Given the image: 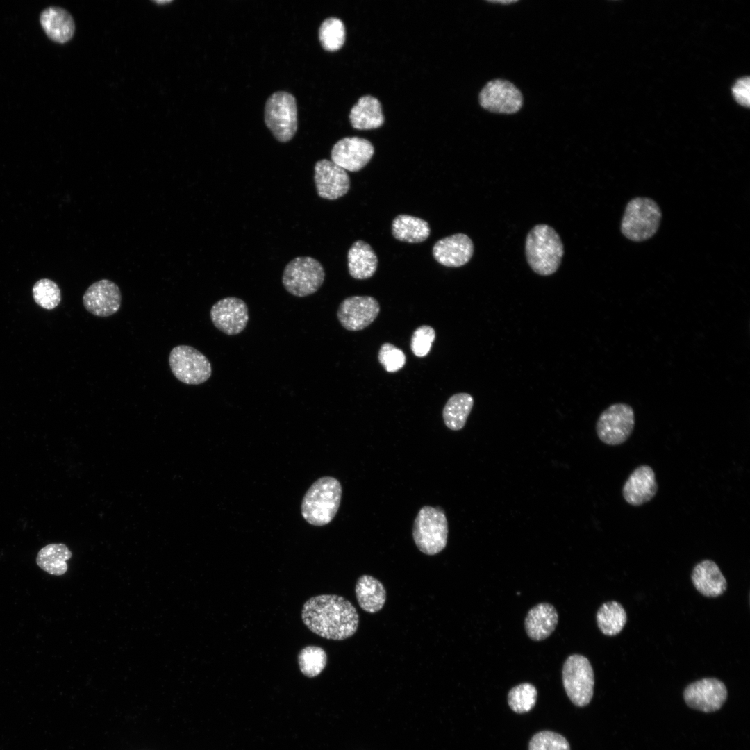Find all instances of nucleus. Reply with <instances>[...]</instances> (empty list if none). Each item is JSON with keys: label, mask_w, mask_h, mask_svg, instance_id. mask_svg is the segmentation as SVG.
I'll return each mask as SVG.
<instances>
[{"label": "nucleus", "mask_w": 750, "mask_h": 750, "mask_svg": "<svg viewBox=\"0 0 750 750\" xmlns=\"http://www.w3.org/2000/svg\"><path fill=\"white\" fill-rule=\"evenodd\" d=\"M303 624L317 635L343 640L358 630L359 615L353 604L336 594H320L308 599L301 610Z\"/></svg>", "instance_id": "nucleus-1"}, {"label": "nucleus", "mask_w": 750, "mask_h": 750, "mask_svg": "<svg viewBox=\"0 0 750 750\" xmlns=\"http://www.w3.org/2000/svg\"><path fill=\"white\" fill-rule=\"evenodd\" d=\"M525 254L534 272L540 276H550L562 262L564 246L553 228L547 224H537L526 235Z\"/></svg>", "instance_id": "nucleus-2"}, {"label": "nucleus", "mask_w": 750, "mask_h": 750, "mask_svg": "<svg viewBox=\"0 0 750 750\" xmlns=\"http://www.w3.org/2000/svg\"><path fill=\"white\" fill-rule=\"evenodd\" d=\"M342 493V485L335 478L324 476L315 481L302 499L303 519L317 526L329 524L338 511Z\"/></svg>", "instance_id": "nucleus-3"}, {"label": "nucleus", "mask_w": 750, "mask_h": 750, "mask_svg": "<svg viewBox=\"0 0 750 750\" xmlns=\"http://www.w3.org/2000/svg\"><path fill=\"white\" fill-rule=\"evenodd\" d=\"M661 218L660 208L654 200L635 197L626 204L621 222V232L633 242L646 241L656 233Z\"/></svg>", "instance_id": "nucleus-4"}, {"label": "nucleus", "mask_w": 750, "mask_h": 750, "mask_svg": "<svg viewBox=\"0 0 750 750\" xmlns=\"http://www.w3.org/2000/svg\"><path fill=\"white\" fill-rule=\"evenodd\" d=\"M448 522L440 507L423 506L412 526V537L419 550L429 556L441 552L447 543Z\"/></svg>", "instance_id": "nucleus-5"}, {"label": "nucleus", "mask_w": 750, "mask_h": 750, "mask_svg": "<svg viewBox=\"0 0 750 750\" xmlns=\"http://www.w3.org/2000/svg\"><path fill=\"white\" fill-rule=\"evenodd\" d=\"M562 679L565 692L575 706L584 707L590 703L594 675L592 665L585 656L570 655L563 664Z\"/></svg>", "instance_id": "nucleus-6"}, {"label": "nucleus", "mask_w": 750, "mask_h": 750, "mask_svg": "<svg viewBox=\"0 0 750 750\" xmlns=\"http://www.w3.org/2000/svg\"><path fill=\"white\" fill-rule=\"evenodd\" d=\"M325 272L322 264L310 256L297 257L285 266L282 282L291 294L304 297L316 292L323 284Z\"/></svg>", "instance_id": "nucleus-7"}, {"label": "nucleus", "mask_w": 750, "mask_h": 750, "mask_svg": "<svg viewBox=\"0 0 750 750\" xmlns=\"http://www.w3.org/2000/svg\"><path fill=\"white\" fill-rule=\"evenodd\" d=\"M265 122L277 140H290L297 129L295 98L284 91L273 93L266 101Z\"/></svg>", "instance_id": "nucleus-8"}, {"label": "nucleus", "mask_w": 750, "mask_h": 750, "mask_svg": "<svg viewBox=\"0 0 750 750\" xmlns=\"http://www.w3.org/2000/svg\"><path fill=\"white\" fill-rule=\"evenodd\" d=\"M169 364L174 376L188 385H199L212 375V365L207 357L188 345H178L169 353Z\"/></svg>", "instance_id": "nucleus-9"}, {"label": "nucleus", "mask_w": 750, "mask_h": 750, "mask_svg": "<svg viewBox=\"0 0 750 750\" xmlns=\"http://www.w3.org/2000/svg\"><path fill=\"white\" fill-rule=\"evenodd\" d=\"M634 425L635 414L632 407L626 403H616L601 413L596 424V431L601 442L615 446L628 440Z\"/></svg>", "instance_id": "nucleus-10"}, {"label": "nucleus", "mask_w": 750, "mask_h": 750, "mask_svg": "<svg viewBox=\"0 0 750 750\" xmlns=\"http://www.w3.org/2000/svg\"><path fill=\"white\" fill-rule=\"evenodd\" d=\"M478 99L483 108L499 114L515 113L523 105L521 91L509 81L499 78L488 82L480 92Z\"/></svg>", "instance_id": "nucleus-11"}, {"label": "nucleus", "mask_w": 750, "mask_h": 750, "mask_svg": "<svg viewBox=\"0 0 750 750\" xmlns=\"http://www.w3.org/2000/svg\"><path fill=\"white\" fill-rule=\"evenodd\" d=\"M724 683L715 678H704L689 684L683 692L686 704L704 712L719 710L727 699Z\"/></svg>", "instance_id": "nucleus-12"}, {"label": "nucleus", "mask_w": 750, "mask_h": 750, "mask_svg": "<svg viewBox=\"0 0 750 750\" xmlns=\"http://www.w3.org/2000/svg\"><path fill=\"white\" fill-rule=\"evenodd\" d=\"M380 311L378 301L371 296H351L340 304L337 317L347 330L357 331L369 326Z\"/></svg>", "instance_id": "nucleus-13"}, {"label": "nucleus", "mask_w": 750, "mask_h": 750, "mask_svg": "<svg viewBox=\"0 0 750 750\" xmlns=\"http://www.w3.org/2000/svg\"><path fill=\"white\" fill-rule=\"evenodd\" d=\"M210 319L213 325L228 335L240 333L249 321V310L246 303L235 297L223 298L211 308Z\"/></svg>", "instance_id": "nucleus-14"}, {"label": "nucleus", "mask_w": 750, "mask_h": 750, "mask_svg": "<svg viewBox=\"0 0 750 750\" xmlns=\"http://www.w3.org/2000/svg\"><path fill=\"white\" fill-rule=\"evenodd\" d=\"M374 153L372 144L358 137H347L338 141L331 150V161L350 172L362 169Z\"/></svg>", "instance_id": "nucleus-15"}, {"label": "nucleus", "mask_w": 750, "mask_h": 750, "mask_svg": "<svg viewBox=\"0 0 750 750\" xmlns=\"http://www.w3.org/2000/svg\"><path fill=\"white\" fill-rule=\"evenodd\" d=\"M122 303V294L118 285L108 279L93 283L83 296L85 308L97 317H108L116 313Z\"/></svg>", "instance_id": "nucleus-16"}, {"label": "nucleus", "mask_w": 750, "mask_h": 750, "mask_svg": "<svg viewBox=\"0 0 750 750\" xmlns=\"http://www.w3.org/2000/svg\"><path fill=\"white\" fill-rule=\"evenodd\" d=\"M314 179L317 194L323 199H339L350 188V178L346 170L327 159L316 162Z\"/></svg>", "instance_id": "nucleus-17"}, {"label": "nucleus", "mask_w": 750, "mask_h": 750, "mask_svg": "<svg viewBox=\"0 0 750 750\" xmlns=\"http://www.w3.org/2000/svg\"><path fill=\"white\" fill-rule=\"evenodd\" d=\"M474 253V244L464 233H456L438 240L433 247V256L440 264L459 267L467 264Z\"/></svg>", "instance_id": "nucleus-18"}, {"label": "nucleus", "mask_w": 750, "mask_h": 750, "mask_svg": "<svg viewBox=\"0 0 750 750\" xmlns=\"http://www.w3.org/2000/svg\"><path fill=\"white\" fill-rule=\"evenodd\" d=\"M658 491V483L653 469L640 465L635 469L626 481L622 494L631 506H638L649 501Z\"/></svg>", "instance_id": "nucleus-19"}, {"label": "nucleus", "mask_w": 750, "mask_h": 750, "mask_svg": "<svg viewBox=\"0 0 750 750\" xmlns=\"http://www.w3.org/2000/svg\"><path fill=\"white\" fill-rule=\"evenodd\" d=\"M558 615L555 607L549 603H540L532 607L524 619L527 635L533 641H542L555 631Z\"/></svg>", "instance_id": "nucleus-20"}, {"label": "nucleus", "mask_w": 750, "mask_h": 750, "mask_svg": "<svg viewBox=\"0 0 750 750\" xmlns=\"http://www.w3.org/2000/svg\"><path fill=\"white\" fill-rule=\"evenodd\" d=\"M691 579L698 592L706 597H717L726 590L727 582L718 565L711 560L697 563Z\"/></svg>", "instance_id": "nucleus-21"}, {"label": "nucleus", "mask_w": 750, "mask_h": 750, "mask_svg": "<svg viewBox=\"0 0 750 750\" xmlns=\"http://www.w3.org/2000/svg\"><path fill=\"white\" fill-rule=\"evenodd\" d=\"M40 21L47 35L56 42L65 43L74 35V21L70 13L62 8H47L41 12Z\"/></svg>", "instance_id": "nucleus-22"}, {"label": "nucleus", "mask_w": 750, "mask_h": 750, "mask_svg": "<svg viewBox=\"0 0 750 750\" xmlns=\"http://www.w3.org/2000/svg\"><path fill=\"white\" fill-rule=\"evenodd\" d=\"M347 265L349 274L353 278L367 279L375 274L378 258L368 243L359 240L353 242L349 249Z\"/></svg>", "instance_id": "nucleus-23"}, {"label": "nucleus", "mask_w": 750, "mask_h": 750, "mask_svg": "<svg viewBox=\"0 0 750 750\" xmlns=\"http://www.w3.org/2000/svg\"><path fill=\"white\" fill-rule=\"evenodd\" d=\"M356 597L360 607L369 613H376L384 606L386 590L383 583L369 575H362L357 580Z\"/></svg>", "instance_id": "nucleus-24"}, {"label": "nucleus", "mask_w": 750, "mask_h": 750, "mask_svg": "<svg viewBox=\"0 0 750 750\" xmlns=\"http://www.w3.org/2000/svg\"><path fill=\"white\" fill-rule=\"evenodd\" d=\"M349 118L352 126L359 130L378 128L384 121L380 102L369 95L359 99L351 108Z\"/></svg>", "instance_id": "nucleus-25"}, {"label": "nucleus", "mask_w": 750, "mask_h": 750, "mask_svg": "<svg viewBox=\"0 0 750 750\" xmlns=\"http://www.w3.org/2000/svg\"><path fill=\"white\" fill-rule=\"evenodd\" d=\"M392 233L399 241L419 243L428 238L431 228L426 221L415 216L401 214L393 219Z\"/></svg>", "instance_id": "nucleus-26"}, {"label": "nucleus", "mask_w": 750, "mask_h": 750, "mask_svg": "<svg viewBox=\"0 0 750 750\" xmlns=\"http://www.w3.org/2000/svg\"><path fill=\"white\" fill-rule=\"evenodd\" d=\"M72 556V552L65 544L52 543L44 546L38 551L36 563L48 574L61 576L67 572V561Z\"/></svg>", "instance_id": "nucleus-27"}, {"label": "nucleus", "mask_w": 750, "mask_h": 750, "mask_svg": "<svg viewBox=\"0 0 750 750\" xmlns=\"http://www.w3.org/2000/svg\"><path fill=\"white\" fill-rule=\"evenodd\" d=\"M474 405V398L468 393L452 395L446 403L442 417L447 428L453 431L462 429L467 422Z\"/></svg>", "instance_id": "nucleus-28"}, {"label": "nucleus", "mask_w": 750, "mask_h": 750, "mask_svg": "<svg viewBox=\"0 0 750 750\" xmlns=\"http://www.w3.org/2000/svg\"><path fill=\"white\" fill-rule=\"evenodd\" d=\"M597 626L601 632L607 636L619 634L627 622V615L623 606L615 601L603 603L596 615Z\"/></svg>", "instance_id": "nucleus-29"}, {"label": "nucleus", "mask_w": 750, "mask_h": 750, "mask_svg": "<svg viewBox=\"0 0 750 750\" xmlns=\"http://www.w3.org/2000/svg\"><path fill=\"white\" fill-rule=\"evenodd\" d=\"M298 664L302 674L309 678L318 676L327 664L326 651L318 646H307L298 654Z\"/></svg>", "instance_id": "nucleus-30"}, {"label": "nucleus", "mask_w": 750, "mask_h": 750, "mask_svg": "<svg viewBox=\"0 0 750 750\" xmlns=\"http://www.w3.org/2000/svg\"><path fill=\"white\" fill-rule=\"evenodd\" d=\"M538 691L530 683H520L512 688L508 694V703L515 712L522 714L529 712L537 701Z\"/></svg>", "instance_id": "nucleus-31"}, {"label": "nucleus", "mask_w": 750, "mask_h": 750, "mask_svg": "<svg viewBox=\"0 0 750 750\" xmlns=\"http://www.w3.org/2000/svg\"><path fill=\"white\" fill-rule=\"evenodd\" d=\"M319 38L322 47L328 51L340 49L345 40V28L338 18L326 19L319 29Z\"/></svg>", "instance_id": "nucleus-32"}, {"label": "nucleus", "mask_w": 750, "mask_h": 750, "mask_svg": "<svg viewBox=\"0 0 750 750\" xmlns=\"http://www.w3.org/2000/svg\"><path fill=\"white\" fill-rule=\"evenodd\" d=\"M32 292L35 302L42 308L52 310L60 303V288L52 280L40 279L34 284Z\"/></svg>", "instance_id": "nucleus-33"}, {"label": "nucleus", "mask_w": 750, "mask_h": 750, "mask_svg": "<svg viewBox=\"0 0 750 750\" xmlns=\"http://www.w3.org/2000/svg\"><path fill=\"white\" fill-rule=\"evenodd\" d=\"M528 750L571 749L567 740L563 735L551 731H542L531 738Z\"/></svg>", "instance_id": "nucleus-34"}, {"label": "nucleus", "mask_w": 750, "mask_h": 750, "mask_svg": "<svg viewBox=\"0 0 750 750\" xmlns=\"http://www.w3.org/2000/svg\"><path fill=\"white\" fill-rule=\"evenodd\" d=\"M378 359L388 372H396L403 367L406 362L404 352L394 344L385 342L379 349Z\"/></svg>", "instance_id": "nucleus-35"}, {"label": "nucleus", "mask_w": 750, "mask_h": 750, "mask_svg": "<svg viewBox=\"0 0 750 750\" xmlns=\"http://www.w3.org/2000/svg\"><path fill=\"white\" fill-rule=\"evenodd\" d=\"M435 338L434 328L428 325L417 327L413 332L410 349L417 357H424L430 352L432 344Z\"/></svg>", "instance_id": "nucleus-36"}, {"label": "nucleus", "mask_w": 750, "mask_h": 750, "mask_svg": "<svg viewBox=\"0 0 750 750\" xmlns=\"http://www.w3.org/2000/svg\"><path fill=\"white\" fill-rule=\"evenodd\" d=\"M733 95L742 106L748 107L750 103V82L749 77L738 79L734 84Z\"/></svg>", "instance_id": "nucleus-37"}, {"label": "nucleus", "mask_w": 750, "mask_h": 750, "mask_svg": "<svg viewBox=\"0 0 750 750\" xmlns=\"http://www.w3.org/2000/svg\"><path fill=\"white\" fill-rule=\"evenodd\" d=\"M518 1H490L491 3H501V4H510L517 2Z\"/></svg>", "instance_id": "nucleus-38"}, {"label": "nucleus", "mask_w": 750, "mask_h": 750, "mask_svg": "<svg viewBox=\"0 0 750 750\" xmlns=\"http://www.w3.org/2000/svg\"><path fill=\"white\" fill-rule=\"evenodd\" d=\"M171 1H155V2H156V3H158V4H164V3H169V2H171Z\"/></svg>", "instance_id": "nucleus-39"}]
</instances>
